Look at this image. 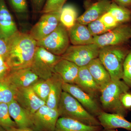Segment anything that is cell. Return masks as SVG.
I'll use <instances>...</instances> for the list:
<instances>
[{"mask_svg":"<svg viewBox=\"0 0 131 131\" xmlns=\"http://www.w3.org/2000/svg\"><path fill=\"white\" fill-rule=\"evenodd\" d=\"M8 51L5 61L11 70L30 68L37 41L29 34L15 32L8 39Z\"/></svg>","mask_w":131,"mask_h":131,"instance_id":"1","label":"cell"},{"mask_svg":"<svg viewBox=\"0 0 131 131\" xmlns=\"http://www.w3.org/2000/svg\"><path fill=\"white\" fill-rule=\"evenodd\" d=\"M129 87L124 81H111L101 90L99 101L103 111L110 113L117 114L125 117L126 108L121 101V95L128 92Z\"/></svg>","mask_w":131,"mask_h":131,"instance_id":"2","label":"cell"},{"mask_svg":"<svg viewBox=\"0 0 131 131\" xmlns=\"http://www.w3.org/2000/svg\"><path fill=\"white\" fill-rule=\"evenodd\" d=\"M130 50L124 45L100 48L98 58L109 73L112 81L122 79L123 64Z\"/></svg>","mask_w":131,"mask_h":131,"instance_id":"3","label":"cell"},{"mask_svg":"<svg viewBox=\"0 0 131 131\" xmlns=\"http://www.w3.org/2000/svg\"><path fill=\"white\" fill-rule=\"evenodd\" d=\"M58 110L59 117H66L90 126H101L96 117L88 112L70 94L63 91Z\"/></svg>","mask_w":131,"mask_h":131,"instance_id":"4","label":"cell"},{"mask_svg":"<svg viewBox=\"0 0 131 131\" xmlns=\"http://www.w3.org/2000/svg\"><path fill=\"white\" fill-rule=\"evenodd\" d=\"M61 56L49 52L44 48H36L31 68L40 79L49 80L55 73V66L61 59Z\"/></svg>","mask_w":131,"mask_h":131,"instance_id":"5","label":"cell"},{"mask_svg":"<svg viewBox=\"0 0 131 131\" xmlns=\"http://www.w3.org/2000/svg\"><path fill=\"white\" fill-rule=\"evenodd\" d=\"M68 30L61 23L46 37L37 41V45L55 55L61 56L70 46Z\"/></svg>","mask_w":131,"mask_h":131,"instance_id":"6","label":"cell"},{"mask_svg":"<svg viewBox=\"0 0 131 131\" xmlns=\"http://www.w3.org/2000/svg\"><path fill=\"white\" fill-rule=\"evenodd\" d=\"M100 48L95 44L70 46L61 56L62 58L70 61L79 67L86 66L90 62L98 58Z\"/></svg>","mask_w":131,"mask_h":131,"instance_id":"7","label":"cell"},{"mask_svg":"<svg viewBox=\"0 0 131 131\" xmlns=\"http://www.w3.org/2000/svg\"><path fill=\"white\" fill-rule=\"evenodd\" d=\"M131 39V27L128 25H119L102 35L94 37V43L100 48L121 45Z\"/></svg>","mask_w":131,"mask_h":131,"instance_id":"8","label":"cell"},{"mask_svg":"<svg viewBox=\"0 0 131 131\" xmlns=\"http://www.w3.org/2000/svg\"><path fill=\"white\" fill-rule=\"evenodd\" d=\"M61 11L43 14L32 27L29 34L37 41L46 37L57 28L60 23Z\"/></svg>","mask_w":131,"mask_h":131,"instance_id":"9","label":"cell"},{"mask_svg":"<svg viewBox=\"0 0 131 131\" xmlns=\"http://www.w3.org/2000/svg\"><path fill=\"white\" fill-rule=\"evenodd\" d=\"M34 129L36 131H55L59 117L57 109L42 106L31 116Z\"/></svg>","mask_w":131,"mask_h":131,"instance_id":"10","label":"cell"},{"mask_svg":"<svg viewBox=\"0 0 131 131\" xmlns=\"http://www.w3.org/2000/svg\"><path fill=\"white\" fill-rule=\"evenodd\" d=\"M63 91L72 95L90 113L96 117L103 110L98 100L82 90L76 84L63 83Z\"/></svg>","mask_w":131,"mask_h":131,"instance_id":"11","label":"cell"},{"mask_svg":"<svg viewBox=\"0 0 131 131\" xmlns=\"http://www.w3.org/2000/svg\"><path fill=\"white\" fill-rule=\"evenodd\" d=\"M15 100L30 117L46 105V102L36 95L31 87L16 89Z\"/></svg>","mask_w":131,"mask_h":131,"instance_id":"12","label":"cell"},{"mask_svg":"<svg viewBox=\"0 0 131 131\" xmlns=\"http://www.w3.org/2000/svg\"><path fill=\"white\" fill-rule=\"evenodd\" d=\"M4 79L17 89L31 87L40 78L29 68L11 70Z\"/></svg>","mask_w":131,"mask_h":131,"instance_id":"13","label":"cell"},{"mask_svg":"<svg viewBox=\"0 0 131 131\" xmlns=\"http://www.w3.org/2000/svg\"><path fill=\"white\" fill-rule=\"evenodd\" d=\"M76 84L90 96L99 100L101 88L94 80L86 66L79 68Z\"/></svg>","mask_w":131,"mask_h":131,"instance_id":"14","label":"cell"},{"mask_svg":"<svg viewBox=\"0 0 131 131\" xmlns=\"http://www.w3.org/2000/svg\"><path fill=\"white\" fill-rule=\"evenodd\" d=\"M18 31L5 0H0V37L7 42Z\"/></svg>","mask_w":131,"mask_h":131,"instance_id":"15","label":"cell"},{"mask_svg":"<svg viewBox=\"0 0 131 131\" xmlns=\"http://www.w3.org/2000/svg\"><path fill=\"white\" fill-rule=\"evenodd\" d=\"M111 4L109 0H100L90 6L83 14L78 17L77 22L88 25L108 12Z\"/></svg>","mask_w":131,"mask_h":131,"instance_id":"16","label":"cell"},{"mask_svg":"<svg viewBox=\"0 0 131 131\" xmlns=\"http://www.w3.org/2000/svg\"><path fill=\"white\" fill-rule=\"evenodd\" d=\"M101 125L105 130L122 128L131 131V122L122 115L102 111L97 117Z\"/></svg>","mask_w":131,"mask_h":131,"instance_id":"17","label":"cell"},{"mask_svg":"<svg viewBox=\"0 0 131 131\" xmlns=\"http://www.w3.org/2000/svg\"><path fill=\"white\" fill-rule=\"evenodd\" d=\"M79 68L74 63L62 58L55 66L54 71L64 82L76 84Z\"/></svg>","mask_w":131,"mask_h":131,"instance_id":"18","label":"cell"},{"mask_svg":"<svg viewBox=\"0 0 131 131\" xmlns=\"http://www.w3.org/2000/svg\"><path fill=\"white\" fill-rule=\"evenodd\" d=\"M68 31L70 42L73 45L94 43V37L86 25L76 22Z\"/></svg>","mask_w":131,"mask_h":131,"instance_id":"19","label":"cell"},{"mask_svg":"<svg viewBox=\"0 0 131 131\" xmlns=\"http://www.w3.org/2000/svg\"><path fill=\"white\" fill-rule=\"evenodd\" d=\"M103 129L101 126L88 125L70 118L59 117L55 131H101Z\"/></svg>","mask_w":131,"mask_h":131,"instance_id":"20","label":"cell"},{"mask_svg":"<svg viewBox=\"0 0 131 131\" xmlns=\"http://www.w3.org/2000/svg\"><path fill=\"white\" fill-rule=\"evenodd\" d=\"M8 104L9 115L16 124L17 127L34 129L30 116L20 106L15 100Z\"/></svg>","mask_w":131,"mask_h":131,"instance_id":"21","label":"cell"},{"mask_svg":"<svg viewBox=\"0 0 131 131\" xmlns=\"http://www.w3.org/2000/svg\"><path fill=\"white\" fill-rule=\"evenodd\" d=\"M86 66L101 90L112 81L109 73L98 58L91 61Z\"/></svg>","mask_w":131,"mask_h":131,"instance_id":"22","label":"cell"},{"mask_svg":"<svg viewBox=\"0 0 131 131\" xmlns=\"http://www.w3.org/2000/svg\"><path fill=\"white\" fill-rule=\"evenodd\" d=\"M49 80L50 89L46 105L50 108L57 109L63 91L62 84L63 82L61 77L56 73Z\"/></svg>","mask_w":131,"mask_h":131,"instance_id":"23","label":"cell"},{"mask_svg":"<svg viewBox=\"0 0 131 131\" xmlns=\"http://www.w3.org/2000/svg\"><path fill=\"white\" fill-rule=\"evenodd\" d=\"M78 18L77 10L73 5H66L62 8L60 12V23L68 30L74 25Z\"/></svg>","mask_w":131,"mask_h":131,"instance_id":"24","label":"cell"},{"mask_svg":"<svg viewBox=\"0 0 131 131\" xmlns=\"http://www.w3.org/2000/svg\"><path fill=\"white\" fill-rule=\"evenodd\" d=\"M111 14L119 24L129 21L131 18V12L126 7L112 3L108 12Z\"/></svg>","mask_w":131,"mask_h":131,"instance_id":"25","label":"cell"},{"mask_svg":"<svg viewBox=\"0 0 131 131\" xmlns=\"http://www.w3.org/2000/svg\"><path fill=\"white\" fill-rule=\"evenodd\" d=\"M16 89L5 79L0 80V103L8 104L15 100Z\"/></svg>","mask_w":131,"mask_h":131,"instance_id":"26","label":"cell"},{"mask_svg":"<svg viewBox=\"0 0 131 131\" xmlns=\"http://www.w3.org/2000/svg\"><path fill=\"white\" fill-rule=\"evenodd\" d=\"M0 127L5 131L17 127L9 115L7 103H0Z\"/></svg>","mask_w":131,"mask_h":131,"instance_id":"27","label":"cell"},{"mask_svg":"<svg viewBox=\"0 0 131 131\" xmlns=\"http://www.w3.org/2000/svg\"><path fill=\"white\" fill-rule=\"evenodd\" d=\"M31 87L36 95L46 103L50 89L49 80L40 79Z\"/></svg>","mask_w":131,"mask_h":131,"instance_id":"28","label":"cell"},{"mask_svg":"<svg viewBox=\"0 0 131 131\" xmlns=\"http://www.w3.org/2000/svg\"><path fill=\"white\" fill-rule=\"evenodd\" d=\"M87 26L90 32L93 37L102 35L111 30L107 27L100 18L91 21Z\"/></svg>","mask_w":131,"mask_h":131,"instance_id":"29","label":"cell"},{"mask_svg":"<svg viewBox=\"0 0 131 131\" xmlns=\"http://www.w3.org/2000/svg\"><path fill=\"white\" fill-rule=\"evenodd\" d=\"M67 0H46L40 12L45 14L50 12L61 11Z\"/></svg>","mask_w":131,"mask_h":131,"instance_id":"30","label":"cell"},{"mask_svg":"<svg viewBox=\"0 0 131 131\" xmlns=\"http://www.w3.org/2000/svg\"><path fill=\"white\" fill-rule=\"evenodd\" d=\"M122 79L129 88H131V50L124 61Z\"/></svg>","mask_w":131,"mask_h":131,"instance_id":"31","label":"cell"},{"mask_svg":"<svg viewBox=\"0 0 131 131\" xmlns=\"http://www.w3.org/2000/svg\"><path fill=\"white\" fill-rule=\"evenodd\" d=\"M12 7L16 13L25 14L28 12L27 0H9Z\"/></svg>","mask_w":131,"mask_h":131,"instance_id":"32","label":"cell"},{"mask_svg":"<svg viewBox=\"0 0 131 131\" xmlns=\"http://www.w3.org/2000/svg\"><path fill=\"white\" fill-rule=\"evenodd\" d=\"M100 19L104 25L110 30H112L119 25L114 16L108 12L104 14Z\"/></svg>","mask_w":131,"mask_h":131,"instance_id":"33","label":"cell"},{"mask_svg":"<svg viewBox=\"0 0 131 131\" xmlns=\"http://www.w3.org/2000/svg\"><path fill=\"white\" fill-rule=\"evenodd\" d=\"M11 70L5 59L0 55V80L4 79Z\"/></svg>","mask_w":131,"mask_h":131,"instance_id":"34","label":"cell"},{"mask_svg":"<svg viewBox=\"0 0 131 131\" xmlns=\"http://www.w3.org/2000/svg\"><path fill=\"white\" fill-rule=\"evenodd\" d=\"M121 101L125 108L127 109L131 108V94L128 91L122 94L121 97Z\"/></svg>","mask_w":131,"mask_h":131,"instance_id":"35","label":"cell"},{"mask_svg":"<svg viewBox=\"0 0 131 131\" xmlns=\"http://www.w3.org/2000/svg\"><path fill=\"white\" fill-rule=\"evenodd\" d=\"M45 1L46 0H31L34 12H41L45 3Z\"/></svg>","mask_w":131,"mask_h":131,"instance_id":"36","label":"cell"},{"mask_svg":"<svg viewBox=\"0 0 131 131\" xmlns=\"http://www.w3.org/2000/svg\"><path fill=\"white\" fill-rule=\"evenodd\" d=\"M8 48L7 43L0 37V55L6 58L7 55Z\"/></svg>","mask_w":131,"mask_h":131,"instance_id":"37","label":"cell"},{"mask_svg":"<svg viewBox=\"0 0 131 131\" xmlns=\"http://www.w3.org/2000/svg\"><path fill=\"white\" fill-rule=\"evenodd\" d=\"M118 5L124 7L131 6V0H114Z\"/></svg>","mask_w":131,"mask_h":131,"instance_id":"38","label":"cell"},{"mask_svg":"<svg viewBox=\"0 0 131 131\" xmlns=\"http://www.w3.org/2000/svg\"><path fill=\"white\" fill-rule=\"evenodd\" d=\"M5 131H36L31 128H19L18 127H15Z\"/></svg>","mask_w":131,"mask_h":131,"instance_id":"39","label":"cell"},{"mask_svg":"<svg viewBox=\"0 0 131 131\" xmlns=\"http://www.w3.org/2000/svg\"><path fill=\"white\" fill-rule=\"evenodd\" d=\"M105 131H118L115 130V129H112V130H105Z\"/></svg>","mask_w":131,"mask_h":131,"instance_id":"40","label":"cell"},{"mask_svg":"<svg viewBox=\"0 0 131 131\" xmlns=\"http://www.w3.org/2000/svg\"><path fill=\"white\" fill-rule=\"evenodd\" d=\"M0 131H5L4 129H3L2 128L0 127Z\"/></svg>","mask_w":131,"mask_h":131,"instance_id":"41","label":"cell"},{"mask_svg":"<svg viewBox=\"0 0 131 131\" xmlns=\"http://www.w3.org/2000/svg\"><path fill=\"white\" fill-rule=\"evenodd\" d=\"M101 131H105V129H103Z\"/></svg>","mask_w":131,"mask_h":131,"instance_id":"42","label":"cell"}]
</instances>
